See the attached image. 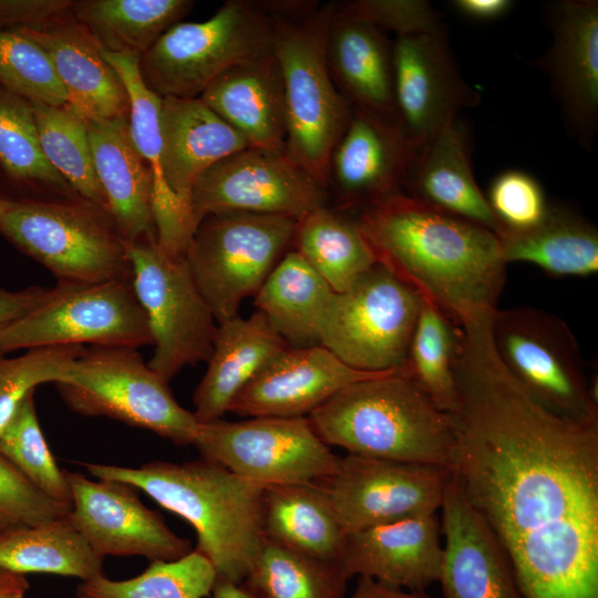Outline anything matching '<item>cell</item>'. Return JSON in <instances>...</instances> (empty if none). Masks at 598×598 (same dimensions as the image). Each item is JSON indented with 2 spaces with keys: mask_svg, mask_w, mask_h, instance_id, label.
I'll return each mask as SVG.
<instances>
[{
  "mask_svg": "<svg viewBox=\"0 0 598 598\" xmlns=\"http://www.w3.org/2000/svg\"><path fill=\"white\" fill-rule=\"evenodd\" d=\"M153 344L131 281L56 282L47 299L0 332V354L53 346Z\"/></svg>",
  "mask_w": 598,
  "mask_h": 598,
  "instance_id": "obj_13",
  "label": "cell"
},
{
  "mask_svg": "<svg viewBox=\"0 0 598 598\" xmlns=\"http://www.w3.org/2000/svg\"><path fill=\"white\" fill-rule=\"evenodd\" d=\"M291 245L334 292L348 289L378 262L357 219L327 206L296 220Z\"/></svg>",
  "mask_w": 598,
  "mask_h": 598,
  "instance_id": "obj_37",
  "label": "cell"
},
{
  "mask_svg": "<svg viewBox=\"0 0 598 598\" xmlns=\"http://www.w3.org/2000/svg\"><path fill=\"white\" fill-rule=\"evenodd\" d=\"M398 128L421 150L463 109L481 103L461 75L442 23L395 37L392 42Z\"/></svg>",
  "mask_w": 598,
  "mask_h": 598,
  "instance_id": "obj_16",
  "label": "cell"
},
{
  "mask_svg": "<svg viewBox=\"0 0 598 598\" xmlns=\"http://www.w3.org/2000/svg\"><path fill=\"white\" fill-rule=\"evenodd\" d=\"M137 349L90 347L55 384L74 412L145 429L175 444H193L200 423L184 409Z\"/></svg>",
  "mask_w": 598,
  "mask_h": 598,
  "instance_id": "obj_8",
  "label": "cell"
},
{
  "mask_svg": "<svg viewBox=\"0 0 598 598\" xmlns=\"http://www.w3.org/2000/svg\"><path fill=\"white\" fill-rule=\"evenodd\" d=\"M339 564L290 550L267 538L241 582L256 598H347Z\"/></svg>",
  "mask_w": 598,
  "mask_h": 598,
  "instance_id": "obj_40",
  "label": "cell"
},
{
  "mask_svg": "<svg viewBox=\"0 0 598 598\" xmlns=\"http://www.w3.org/2000/svg\"><path fill=\"white\" fill-rule=\"evenodd\" d=\"M308 419L326 444L348 454L447 470L453 464L450 414L402 369L344 386Z\"/></svg>",
  "mask_w": 598,
  "mask_h": 598,
  "instance_id": "obj_4",
  "label": "cell"
},
{
  "mask_svg": "<svg viewBox=\"0 0 598 598\" xmlns=\"http://www.w3.org/2000/svg\"><path fill=\"white\" fill-rule=\"evenodd\" d=\"M132 287L146 316L154 351L148 367L169 382L182 369L207 362L217 321L185 257H169L156 239L126 244Z\"/></svg>",
  "mask_w": 598,
  "mask_h": 598,
  "instance_id": "obj_12",
  "label": "cell"
},
{
  "mask_svg": "<svg viewBox=\"0 0 598 598\" xmlns=\"http://www.w3.org/2000/svg\"><path fill=\"white\" fill-rule=\"evenodd\" d=\"M32 104L40 145L48 162L78 196L109 212L95 174L87 123L69 104Z\"/></svg>",
  "mask_w": 598,
  "mask_h": 598,
  "instance_id": "obj_41",
  "label": "cell"
},
{
  "mask_svg": "<svg viewBox=\"0 0 598 598\" xmlns=\"http://www.w3.org/2000/svg\"><path fill=\"white\" fill-rule=\"evenodd\" d=\"M437 513L406 517L347 535L340 567L348 579L424 591L440 577L443 545Z\"/></svg>",
  "mask_w": 598,
  "mask_h": 598,
  "instance_id": "obj_23",
  "label": "cell"
},
{
  "mask_svg": "<svg viewBox=\"0 0 598 598\" xmlns=\"http://www.w3.org/2000/svg\"><path fill=\"white\" fill-rule=\"evenodd\" d=\"M485 196L502 231H522L536 226L550 206L538 181L517 169L498 174Z\"/></svg>",
  "mask_w": 598,
  "mask_h": 598,
  "instance_id": "obj_46",
  "label": "cell"
},
{
  "mask_svg": "<svg viewBox=\"0 0 598 598\" xmlns=\"http://www.w3.org/2000/svg\"><path fill=\"white\" fill-rule=\"evenodd\" d=\"M355 219L378 262L457 327L497 309L507 264L494 233L404 193L362 208Z\"/></svg>",
  "mask_w": 598,
  "mask_h": 598,
  "instance_id": "obj_2",
  "label": "cell"
},
{
  "mask_svg": "<svg viewBox=\"0 0 598 598\" xmlns=\"http://www.w3.org/2000/svg\"><path fill=\"white\" fill-rule=\"evenodd\" d=\"M334 291L296 250H288L265 280L254 303L289 347L319 344Z\"/></svg>",
  "mask_w": 598,
  "mask_h": 598,
  "instance_id": "obj_34",
  "label": "cell"
},
{
  "mask_svg": "<svg viewBox=\"0 0 598 598\" xmlns=\"http://www.w3.org/2000/svg\"><path fill=\"white\" fill-rule=\"evenodd\" d=\"M70 511L37 489L0 454V535L52 522Z\"/></svg>",
  "mask_w": 598,
  "mask_h": 598,
  "instance_id": "obj_47",
  "label": "cell"
},
{
  "mask_svg": "<svg viewBox=\"0 0 598 598\" xmlns=\"http://www.w3.org/2000/svg\"><path fill=\"white\" fill-rule=\"evenodd\" d=\"M288 347L258 310L217 323L207 370L193 394L197 421L223 419L236 394Z\"/></svg>",
  "mask_w": 598,
  "mask_h": 598,
  "instance_id": "obj_30",
  "label": "cell"
},
{
  "mask_svg": "<svg viewBox=\"0 0 598 598\" xmlns=\"http://www.w3.org/2000/svg\"><path fill=\"white\" fill-rule=\"evenodd\" d=\"M262 524L265 538L340 565L347 534L318 481L266 486Z\"/></svg>",
  "mask_w": 598,
  "mask_h": 598,
  "instance_id": "obj_32",
  "label": "cell"
},
{
  "mask_svg": "<svg viewBox=\"0 0 598 598\" xmlns=\"http://www.w3.org/2000/svg\"><path fill=\"white\" fill-rule=\"evenodd\" d=\"M467 127L455 120L417 153L403 193L498 236L503 228L473 175Z\"/></svg>",
  "mask_w": 598,
  "mask_h": 598,
  "instance_id": "obj_27",
  "label": "cell"
},
{
  "mask_svg": "<svg viewBox=\"0 0 598 598\" xmlns=\"http://www.w3.org/2000/svg\"><path fill=\"white\" fill-rule=\"evenodd\" d=\"M16 31L44 50L69 106L86 123L130 117V99L121 76L71 11L44 29Z\"/></svg>",
  "mask_w": 598,
  "mask_h": 598,
  "instance_id": "obj_24",
  "label": "cell"
},
{
  "mask_svg": "<svg viewBox=\"0 0 598 598\" xmlns=\"http://www.w3.org/2000/svg\"><path fill=\"white\" fill-rule=\"evenodd\" d=\"M102 52L124 83L131 104L128 120L132 138L152 175L157 245L169 257H183L194 228L189 213L169 189L163 172L159 131L162 97L144 84L138 68L140 55Z\"/></svg>",
  "mask_w": 598,
  "mask_h": 598,
  "instance_id": "obj_31",
  "label": "cell"
},
{
  "mask_svg": "<svg viewBox=\"0 0 598 598\" xmlns=\"http://www.w3.org/2000/svg\"><path fill=\"white\" fill-rule=\"evenodd\" d=\"M296 220L277 215L225 213L205 217L184 257L217 323L238 316L292 243Z\"/></svg>",
  "mask_w": 598,
  "mask_h": 598,
  "instance_id": "obj_9",
  "label": "cell"
},
{
  "mask_svg": "<svg viewBox=\"0 0 598 598\" xmlns=\"http://www.w3.org/2000/svg\"><path fill=\"white\" fill-rule=\"evenodd\" d=\"M454 9L475 21H495L505 17L514 6L511 0H455Z\"/></svg>",
  "mask_w": 598,
  "mask_h": 598,
  "instance_id": "obj_51",
  "label": "cell"
},
{
  "mask_svg": "<svg viewBox=\"0 0 598 598\" xmlns=\"http://www.w3.org/2000/svg\"><path fill=\"white\" fill-rule=\"evenodd\" d=\"M99 480L125 483L146 493L196 532L197 547L217 580L241 584L265 539V487L200 458L185 463L152 461L140 467L84 464Z\"/></svg>",
  "mask_w": 598,
  "mask_h": 598,
  "instance_id": "obj_3",
  "label": "cell"
},
{
  "mask_svg": "<svg viewBox=\"0 0 598 598\" xmlns=\"http://www.w3.org/2000/svg\"><path fill=\"white\" fill-rule=\"evenodd\" d=\"M349 598H432L424 591H412L391 587L371 578L359 577L357 587Z\"/></svg>",
  "mask_w": 598,
  "mask_h": 598,
  "instance_id": "obj_52",
  "label": "cell"
},
{
  "mask_svg": "<svg viewBox=\"0 0 598 598\" xmlns=\"http://www.w3.org/2000/svg\"><path fill=\"white\" fill-rule=\"evenodd\" d=\"M194 445L202 458L264 486L320 481L340 461L308 416L200 423Z\"/></svg>",
  "mask_w": 598,
  "mask_h": 598,
  "instance_id": "obj_14",
  "label": "cell"
},
{
  "mask_svg": "<svg viewBox=\"0 0 598 598\" xmlns=\"http://www.w3.org/2000/svg\"><path fill=\"white\" fill-rule=\"evenodd\" d=\"M328 188L286 153L248 147L203 173L189 199L194 231L209 215L249 213L298 220L326 206Z\"/></svg>",
  "mask_w": 598,
  "mask_h": 598,
  "instance_id": "obj_15",
  "label": "cell"
},
{
  "mask_svg": "<svg viewBox=\"0 0 598 598\" xmlns=\"http://www.w3.org/2000/svg\"><path fill=\"white\" fill-rule=\"evenodd\" d=\"M199 97L249 147L286 153L283 81L274 53L230 68Z\"/></svg>",
  "mask_w": 598,
  "mask_h": 598,
  "instance_id": "obj_28",
  "label": "cell"
},
{
  "mask_svg": "<svg viewBox=\"0 0 598 598\" xmlns=\"http://www.w3.org/2000/svg\"><path fill=\"white\" fill-rule=\"evenodd\" d=\"M64 473L71 493L68 518L99 556H143L151 561H168L193 550L187 539L172 532L156 512L140 501L134 487Z\"/></svg>",
  "mask_w": 598,
  "mask_h": 598,
  "instance_id": "obj_18",
  "label": "cell"
},
{
  "mask_svg": "<svg viewBox=\"0 0 598 598\" xmlns=\"http://www.w3.org/2000/svg\"><path fill=\"white\" fill-rule=\"evenodd\" d=\"M460 340L461 328L422 296L402 372L445 413L453 412L457 401L455 362Z\"/></svg>",
  "mask_w": 598,
  "mask_h": 598,
  "instance_id": "obj_39",
  "label": "cell"
},
{
  "mask_svg": "<svg viewBox=\"0 0 598 598\" xmlns=\"http://www.w3.org/2000/svg\"><path fill=\"white\" fill-rule=\"evenodd\" d=\"M274 20L258 1L229 0L200 22H178L144 54V84L161 97L195 99L224 72L274 53Z\"/></svg>",
  "mask_w": 598,
  "mask_h": 598,
  "instance_id": "obj_7",
  "label": "cell"
},
{
  "mask_svg": "<svg viewBox=\"0 0 598 598\" xmlns=\"http://www.w3.org/2000/svg\"><path fill=\"white\" fill-rule=\"evenodd\" d=\"M193 7L189 0H73L71 13L102 50L141 56Z\"/></svg>",
  "mask_w": 598,
  "mask_h": 598,
  "instance_id": "obj_36",
  "label": "cell"
},
{
  "mask_svg": "<svg viewBox=\"0 0 598 598\" xmlns=\"http://www.w3.org/2000/svg\"><path fill=\"white\" fill-rule=\"evenodd\" d=\"M0 186L12 200L80 197L45 158L32 102L1 84Z\"/></svg>",
  "mask_w": 598,
  "mask_h": 598,
  "instance_id": "obj_33",
  "label": "cell"
},
{
  "mask_svg": "<svg viewBox=\"0 0 598 598\" xmlns=\"http://www.w3.org/2000/svg\"><path fill=\"white\" fill-rule=\"evenodd\" d=\"M213 598H256L243 584L216 580Z\"/></svg>",
  "mask_w": 598,
  "mask_h": 598,
  "instance_id": "obj_53",
  "label": "cell"
},
{
  "mask_svg": "<svg viewBox=\"0 0 598 598\" xmlns=\"http://www.w3.org/2000/svg\"><path fill=\"white\" fill-rule=\"evenodd\" d=\"M337 7L383 32H394L396 37L441 23L433 8L422 0H355L337 2Z\"/></svg>",
  "mask_w": 598,
  "mask_h": 598,
  "instance_id": "obj_48",
  "label": "cell"
},
{
  "mask_svg": "<svg viewBox=\"0 0 598 598\" xmlns=\"http://www.w3.org/2000/svg\"><path fill=\"white\" fill-rule=\"evenodd\" d=\"M85 348L53 346L25 350L21 355L0 354V435L27 396L38 385L56 383Z\"/></svg>",
  "mask_w": 598,
  "mask_h": 598,
  "instance_id": "obj_45",
  "label": "cell"
},
{
  "mask_svg": "<svg viewBox=\"0 0 598 598\" xmlns=\"http://www.w3.org/2000/svg\"><path fill=\"white\" fill-rule=\"evenodd\" d=\"M23 592L0 589V598H23Z\"/></svg>",
  "mask_w": 598,
  "mask_h": 598,
  "instance_id": "obj_55",
  "label": "cell"
},
{
  "mask_svg": "<svg viewBox=\"0 0 598 598\" xmlns=\"http://www.w3.org/2000/svg\"><path fill=\"white\" fill-rule=\"evenodd\" d=\"M392 371L355 370L320 344L288 347L236 394L228 412L248 417L309 416L344 386Z\"/></svg>",
  "mask_w": 598,
  "mask_h": 598,
  "instance_id": "obj_20",
  "label": "cell"
},
{
  "mask_svg": "<svg viewBox=\"0 0 598 598\" xmlns=\"http://www.w3.org/2000/svg\"><path fill=\"white\" fill-rule=\"evenodd\" d=\"M0 234L56 282H132L126 241L113 217L81 197L7 199Z\"/></svg>",
  "mask_w": 598,
  "mask_h": 598,
  "instance_id": "obj_6",
  "label": "cell"
},
{
  "mask_svg": "<svg viewBox=\"0 0 598 598\" xmlns=\"http://www.w3.org/2000/svg\"><path fill=\"white\" fill-rule=\"evenodd\" d=\"M421 302L416 289L377 262L348 289L334 292L319 344L355 370H401Z\"/></svg>",
  "mask_w": 598,
  "mask_h": 598,
  "instance_id": "obj_11",
  "label": "cell"
},
{
  "mask_svg": "<svg viewBox=\"0 0 598 598\" xmlns=\"http://www.w3.org/2000/svg\"><path fill=\"white\" fill-rule=\"evenodd\" d=\"M10 582L11 576L7 571L0 569V589L8 588Z\"/></svg>",
  "mask_w": 598,
  "mask_h": 598,
  "instance_id": "obj_54",
  "label": "cell"
},
{
  "mask_svg": "<svg viewBox=\"0 0 598 598\" xmlns=\"http://www.w3.org/2000/svg\"><path fill=\"white\" fill-rule=\"evenodd\" d=\"M491 318L461 328L450 472L525 598H598V425L536 401L499 361Z\"/></svg>",
  "mask_w": 598,
  "mask_h": 598,
  "instance_id": "obj_1",
  "label": "cell"
},
{
  "mask_svg": "<svg viewBox=\"0 0 598 598\" xmlns=\"http://www.w3.org/2000/svg\"><path fill=\"white\" fill-rule=\"evenodd\" d=\"M450 470L347 454L318 481L348 535L440 511Z\"/></svg>",
  "mask_w": 598,
  "mask_h": 598,
  "instance_id": "obj_17",
  "label": "cell"
},
{
  "mask_svg": "<svg viewBox=\"0 0 598 598\" xmlns=\"http://www.w3.org/2000/svg\"><path fill=\"white\" fill-rule=\"evenodd\" d=\"M506 264H533L556 277H586L598 271L597 227L561 206H549L544 219L522 230H504L498 236Z\"/></svg>",
  "mask_w": 598,
  "mask_h": 598,
  "instance_id": "obj_35",
  "label": "cell"
},
{
  "mask_svg": "<svg viewBox=\"0 0 598 598\" xmlns=\"http://www.w3.org/2000/svg\"><path fill=\"white\" fill-rule=\"evenodd\" d=\"M159 131L166 183L189 216L190 194L199 176L249 147L200 97H162Z\"/></svg>",
  "mask_w": 598,
  "mask_h": 598,
  "instance_id": "obj_26",
  "label": "cell"
},
{
  "mask_svg": "<svg viewBox=\"0 0 598 598\" xmlns=\"http://www.w3.org/2000/svg\"><path fill=\"white\" fill-rule=\"evenodd\" d=\"M73 0H0V29L41 30L71 11Z\"/></svg>",
  "mask_w": 598,
  "mask_h": 598,
  "instance_id": "obj_49",
  "label": "cell"
},
{
  "mask_svg": "<svg viewBox=\"0 0 598 598\" xmlns=\"http://www.w3.org/2000/svg\"><path fill=\"white\" fill-rule=\"evenodd\" d=\"M440 512L444 598H525L507 551L451 472Z\"/></svg>",
  "mask_w": 598,
  "mask_h": 598,
  "instance_id": "obj_21",
  "label": "cell"
},
{
  "mask_svg": "<svg viewBox=\"0 0 598 598\" xmlns=\"http://www.w3.org/2000/svg\"><path fill=\"white\" fill-rule=\"evenodd\" d=\"M336 2L301 19L271 17L274 55L286 106V154L329 189V162L351 115L328 66L327 40Z\"/></svg>",
  "mask_w": 598,
  "mask_h": 598,
  "instance_id": "obj_5",
  "label": "cell"
},
{
  "mask_svg": "<svg viewBox=\"0 0 598 598\" xmlns=\"http://www.w3.org/2000/svg\"><path fill=\"white\" fill-rule=\"evenodd\" d=\"M0 84L32 103L68 104L48 54L20 31L0 29Z\"/></svg>",
  "mask_w": 598,
  "mask_h": 598,
  "instance_id": "obj_44",
  "label": "cell"
},
{
  "mask_svg": "<svg viewBox=\"0 0 598 598\" xmlns=\"http://www.w3.org/2000/svg\"><path fill=\"white\" fill-rule=\"evenodd\" d=\"M0 569L23 575L45 573L89 580L103 575L99 556L68 514L52 522L0 535Z\"/></svg>",
  "mask_w": 598,
  "mask_h": 598,
  "instance_id": "obj_38",
  "label": "cell"
},
{
  "mask_svg": "<svg viewBox=\"0 0 598 598\" xmlns=\"http://www.w3.org/2000/svg\"><path fill=\"white\" fill-rule=\"evenodd\" d=\"M7 204V198L0 196V213Z\"/></svg>",
  "mask_w": 598,
  "mask_h": 598,
  "instance_id": "obj_56",
  "label": "cell"
},
{
  "mask_svg": "<svg viewBox=\"0 0 598 598\" xmlns=\"http://www.w3.org/2000/svg\"><path fill=\"white\" fill-rule=\"evenodd\" d=\"M491 339L499 361L536 401L561 417L598 425L597 398L561 318L534 307L497 308Z\"/></svg>",
  "mask_w": 598,
  "mask_h": 598,
  "instance_id": "obj_10",
  "label": "cell"
},
{
  "mask_svg": "<svg viewBox=\"0 0 598 598\" xmlns=\"http://www.w3.org/2000/svg\"><path fill=\"white\" fill-rule=\"evenodd\" d=\"M49 292L50 288L39 286L20 290L0 287V332L42 303Z\"/></svg>",
  "mask_w": 598,
  "mask_h": 598,
  "instance_id": "obj_50",
  "label": "cell"
},
{
  "mask_svg": "<svg viewBox=\"0 0 598 598\" xmlns=\"http://www.w3.org/2000/svg\"><path fill=\"white\" fill-rule=\"evenodd\" d=\"M546 16L553 41L532 63L548 76L570 134L590 148L598 128V2L558 1Z\"/></svg>",
  "mask_w": 598,
  "mask_h": 598,
  "instance_id": "obj_19",
  "label": "cell"
},
{
  "mask_svg": "<svg viewBox=\"0 0 598 598\" xmlns=\"http://www.w3.org/2000/svg\"><path fill=\"white\" fill-rule=\"evenodd\" d=\"M95 174L109 213L126 244L156 239L153 184L128 117L87 123Z\"/></svg>",
  "mask_w": 598,
  "mask_h": 598,
  "instance_id": "obj_29",
  "label": "cell"
},
{
  "mask_svg": "<svg viewBox=\"0 0 598 598\" xmlns=\"http://www.w3.org/2000/svg\"><path fill=\"white\" fill-rule=\"evenodd\" d=\"M327 60L336 86L351 107L398 127L392 42L385 32L340 11L336 2Z\"/></svg>",
  "mask_w": 598,
  "mask_h": 598,
  "instance_id": "obj_25",
  "label": "cell"
},
{
  "mask_svg": "<svg viewBox=\"0 0 598 598\" xmlns=\"http://www.w3.org/2000/svg\"><path fill=\"white\" fill-rule=\"evenodd\" d=\"M24 399L0 435V454L37 489L54 503L71 509V493L44 439L34 398Z\"/></svg>",
  "mask_w": 598,
  "mask_h": 598,
  "instance_id": "obj_43",
  "label": "cell"
},
{
  "mask_svg": "<svg viewBox=\"0 0 598 598\" xmlns=\"http://www.w3.org/2000/svg\"><path fill=\"white\" fill-rule=\"evenodd\" d=\"M420 150L399 128L352 107L329 162L331 186L342 208H362L403 193Z\"/></svg>",
  "mask_w": 598,
  "mask_h": 598,
  "instance_id": "obj_22",
  "label": "cell"
},
{
  "mask_svg": "<svg viewBox=\"0 0 598 598\" xmlns=\"http://www.w3.org/2000/svg\"><path fill=\"white\" fill-rule=\"evenodd\" d=\"M217 575L196 549L175 560H154L138 576L111 580L103 575L83 580L74 598H206Z\"/></svg>",
  "mask_w": 598,
  "mask_h": 598,
  "instance_id": "obj_42",
  "label": "cell"
}]
</instances>
